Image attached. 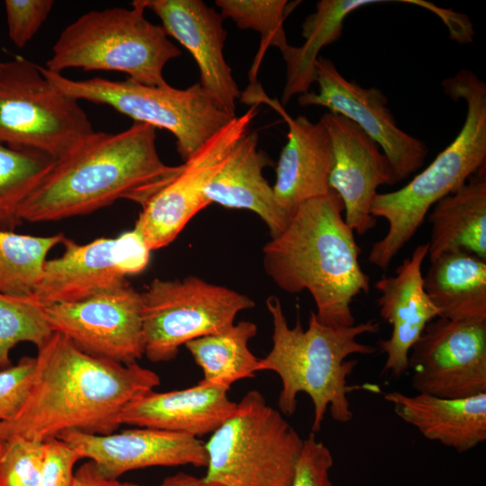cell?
I'll return each mask as SVG.
<instances>
[{
  "label": "cell",
  "mask_w": 486,
  "mask_h": 486,
  "mask_svg": "<svg viewBox=\"0 0 486 486\" xmlns=\"http://www.w3.org/2000/svg\"><path fill=\"white\" fill-rule=\"evenodd\" d=\"M37 349L28 396L14 417L0 422V439L113 433L128 404L160 384L156 372L89 355L58 332Z\"/></svg>",
  "instance_id": "6da1fadb"
},
{
  "label": "cell",
  "mask_w": 486,
  "mask_h": 486,
  "mask_svg": "<svg viewBox=\"0 0 486 486\" xmlns=\"http://www.w3.org/2000/svg\"><path fill=\"white\" fill-rule=\"evenodd\" d=\"M156 129L134 122L118 133L94 131L55 166L23 203L22 221L85 215L125 199L143 206L180 172L166 165Z\"/></svg>",
  "instance_id": "7a4b0ae2"
},
{
  "label": "cell",
  "mask_w": 486,
  "mask_h": 486,
  "mask_svg": "<svg viewBox=\"0 0 486 486\" xmlns=\"http://www.w3.org/2000/svg\"><path fill=\"white\" fill-rule=\"evenodd\" d=\"M343 212L334 191L310 199L263 248L264 268L273 282L289 293L307 290L318 320L334 328L356 324L351 304L370 291V277L359 262L361 248Z\"/></svg>",
  "instance_id": "3957f363"
},
{
  "label": "cell",
  "mask_w": 486,
  "mask_h": 486,
  "mask_svg": "<svg viewBox=\"0 0 486 486\" xmlns=\"http://www.w3.org/2000/svg\"><path fill=\"white\" fill-rule=\"evenodd\" d=\"M273 324L272 348L258 360L257 372L271 371L282 382L278 396L279 411L291 417L297 409V396L306 393L313 404L311 432L320 430L328 410L332 418L346 423L353 418L347 395L358 390L380 392L376 385H349L348 377L357 360L352 355H373L377 348L357 340L364 334L380 330L379 322L369 320L351 327L334 328L321 323L310 312L306 329L300 320L291 328L281 302L275 296L266 300Z\"/></svg>",
  "instance_id": "277c9868"
},
{
  "label": "cell",
  "mask_w": 486,
  "mask_h": 486,
  "mask_svg": "<svg viewBox=\"0 0 486 486\" xmlns=\"http://www.w3.org/2000/svg\"><path fill=\"white\" fill-rule=\"evenodd\" d=\"M453 100L466 104L464 123L456 138L403 187L378 193L372 215L388 223L383 238L371 248L368 261L383 270L415 235L432 207L456 191L486 165V85L468 69L442 82Z\"/></svg>",
  "instance_id": "5b68a950"
},
{
  "label": "cell",
  "mask_w": 486,
  "mask_h": 486,
  "mask_svg": "<svg viewBox=\"0 0 486 486\" xmlns=\"http://www.w3.org/2000/svg\"><path fill=\"white\" fill-rule=\"evenodd\" d=\"M140 0L130 9L92 10L68 24L59 34L45 68L122 72L138 83L166 85L163 70L181 55L161 25L146 19Z\"/></svg>",
  "instance_id": "8992f818"
},
{
  "label": "cell",
  "mask_w": 486,
  "mask_h": 486,
  "mask_svg": "<svg viewBox=\"0 0 486 486\" xmlns=\"http://www.w3.org/2000/svg\"><path fill=\"white\" fill-rule=\"evenodd\" d=\"M304 438L252 390L204 444L202 479L221 486H291Z\"/></svg>",
  "instance_id": "52a82bcc"
},
{
  "label": "cell",
  "mask_w": 486,
  "mask_h": 486,
  "mask_svg": "<svg viewBox=\"0 0 486 486\" xmlns=\"http://www.w3.org/2000/svg\"><path fill=\"white\" fill-rule=\"evenodd\" d=\"M40 69L52 85L78 101L105 104L134 122L169 130L184 161L234 118L199 83L178 89L168 84L147 86L128 77L123 81L101 77L73 80L41 66Z\"/></svg>",
  "instance_id": "ba28073f"
},
{
  "label": "cell",
  "mask_w": 486,
  "mask_h": 486,
  "mask_svg": "<svg viewBox=\"0 0 486 486\" xmlns=\"http://www.w3.org/2000/svg\"><path fill=\"white\" fill-rule=\"evenodd\" d=\"M94 133L79 101L52 85L40 66L21 56L0 63V142L58 161Z\"/></svg>",
  "instance_id": "9c48e42d"
},
{
  "label": "cell",
  "mask_w": 486,
  "mask_h": 486,
  "mask_svg": "<svg viewBox=\"0 0 486 486\" xmlns=\"http://www.w3.org/2000/svg\"><path fill=\"white\" fill-rule=\"evenodd\" d=\"M145 356L155 363L176 357L187 342L234 324L252 309L249 297L199 277L154 279L140 292Z\"/></svg>",
  "instance_id": "30bf717a"
},
{
  "label": "cell",
  "mask_w": 486,
  "mask_h": 486,
  "mask_svg": "<svg viewBox=\"0 0 486 486\" xmlns=\"http://www.w3.org/2000/svg\"><path fill=\"white\" fill-rule=\"evenodd\" d=\"M62 244L64 253L46 260L31 296L42 307L82 301L122 284L147 267L151 252L134 230L83 245L66 237Z\"/></svg>",
  "instance_id": "8fae6325"
},
{
  "label": "cell",
  "mask_w": 486,
  "mask_h": 486,
  "mask_svg": "<svg viewBox=\"0 0 486 486\" xmlns=\"http://www.w3.org/2000/svg\"><path fill=\"white\" fill-rule=\"evenodd\" d=\"M44 311L53 332L89 355L130 364L145 354L141 294L128 281L82 301L44 307Z\"/></svg>",
  "instance_id": "7c38bea8"
},
{
  "label": "cell",
  "mask_w": 486,
  "mask_h": 486,
  "mask_svg": "<svg viewBox=\"0 0 486 486\" xmlns=\"http://www.w3.org/2000/svg\"><path fill=\"white\" fill-rule=\"evenodd\" d=\"M417 393L457 399L486 393V320L437 318L409 354Z\"/></svg>",
  "instance_id": "4fadbf2b"
},
{
  "label": "cell",
  "mask_w": 486,
  "mask_h": 486,
  "mask_svg": "<svg viewBox=\"0 0 486 486\" xmlns=\"http://www.w3.org/2000/svg\"><path fill=\"white\" fill-rule=\"evenodd\" d=\"M257 113V105H252L234 117L184 161L178 175L141 208L133 230L150 251L169 245L194 215L210 205L203 194L206 185Z\"/></svg>",
  "instance_id": "5bb4252c"
},
{
  "label": "cell",
  "mask_w": 486,
  "mask_h": 486,
  "mask_svg": "<svg viewBox=\"0 0 486 486\" xmlns=\"http://www.w3.org/2000/svg\"><path fill=\"white\" fill-rule=\"evenodd\" d=\"M316 73L319 92L298 95L301 106H323L356 123L382 148L396 183L422 167L428 156L427 145L398 127L387 107V97L380 89L364 88L347 80L331 60L323 57L317 59Z\"/></svg>",
  "instance_id": "9a60e30c"
},
{
  "label": "cell",
  "mask_w": 486,
  "mask_h": 486,
  "mask_svg": "<svg viewBox=\"0 0 486 486\" xmlns=\"http://www.w3.org/2000/svg\"><path fill=\"white\" fill-rule=\"evenodd\" d=\"M320 121L332 148L328 186L343 203L346 225L364 235L376 225L371 207L378 187L396 184L392 167L377 143L349 119L328 112Z\"/></svg>",
  "instance_id": "2e32d148"
},
{
  "label": "cell",
  "mask_w": 486,
  "mask_h": 486,
  "mask_svg": "<svg viewBox=\"0 0 486 486\" xmlns=\"http://www.w3.org/2000/svg\"><path fill=\"white\" fill-rule=\"evenodd\" d=\"M58 438L112 479H119L132 470L155 466L207 465L202 440L167 430L138 428L107 435L68 431Z\"/></svg>",
  "instance_id": "e0dca14e"
},
{
  "label": "cell",
  "mask_w": 486,
  "mask_h": 486,
  "mask_svg": "<svg viewBox=\"0 0 486 486\" xmlns=\"http://www.w3.org/2000/svg\"><path fill=\"white\" fill-rule=\"evenodd\" d=\"M241 102L249 105L266 104L288 124V140L277 162L273 190L278 206L291 220L301 204L332 191L328 186L332 165L328 133L320 121L314 123L305 116L291 117L257 83L248 86L241 95Z\"/></svg>",
  "instance_id": "ac0fdd59"
},
{
  "label": "cell",
  "mask_w": 486,
  "mask_h": 486,
  "mask_svg": "<svg viewBox=\"0 0 486 486\" xmlns=\"http://www.w3.org/2000/svg\"><path fill=\"white\" fill-rule=\"evenodd\" d=\"M158 15L167 36L176 39L196 62L202 89L229 115L236 117L240 95L223 54L227 32L223 16L202 0H140Z\"/></svg>",
  "instance_id": "d6986e66"
},
{
  "label": "cell",
  "mask_w": 486,
  "mask_h": 486,
  "mask_svg": "<svg viewBox=\"0 0 486 486\" xmlns=\"http://www.w3.org/2000/svg\"><path fill=\"white\" fill-rule=\"evenodd\" d=\"M428 253V242L416 247L403 260L394 275L375 283L381 317L392 327L388 339L377 345L386 356L382 374L400 378L408 371L409 354L427 325L438 318V311L423 286L422 264Z\"/></svg>",
  "instance_id": "ffe728a7"
},
{
  "label": "cell",
  "mask_w": 486,
  "mask_h": 486,
  "mask_svg": "<svg viewBox=\"0 0 486 486\" xmlns=\"http://www.w3.org/2000/svg\"><path fill=\"white\" fill-rule=\"evenodd\" d=\"M229 388L205 383L166 392H148L121 414V425L150 428L195 437L214 432L236 410Z\"/></svg>",
  "instance_id": "44dd1931"
},
{
  "label": "cell",
  "mask_w": 486,
  "mask_h": 486,
  "mask_svg": "<svg viewBox=\"0 0 486 486\" xmlns=\"http://www.w3.org/2000/svg\"><path fill=\"white\" fill-rule=\"evenodd\" d=\"M271 162L258 149V133L248 131L233 146L224 163L204 189L211 204L246 209L257 214L266 224L271 237L280 235L290 219L278 206L273 186L262 174Z\"/></svg>",
  "instance_id": "7402d4cb"
},
{
  "label": "cell",
  "mask_w": 486,
  "mask_h": 486,
  "mask_svg": "<svg viewBox=\"0 0 486 486\" xmlns=\"http://www.w3.org/2000/svg\"><path fill=\"white\" fill-rule=\"evenodd\" d=\"M384 399L400 419L430 441L464 453L486 440V393L448 399L392 392Z\"/></svg>",
  "instance_id": "603a6c76"
},
{
  "label": "cell",
  "mask_w": 486,
  "mask_h": 486,
  "mask_svg": "<svg viewBox=\"0 0 486 486\" xmlns=\"http://www.w3.org/2000/svg\"><path fill=\"white\" fill-rule=\"evenodd\" d=\"M431 225L429 261L464 251L486 259V165L428 213Z\"/></svg>",
  "instance_id": "cb8c5ba5"
},
{
  "label": "cell",
  "mask_w": 486,
  "mask_h": 486,
  "mask_svg": "<svg viewBox=\"0 0 486 486\" xmlns=\"http://www.w3.org/2000/svg\"><path fill=\"white\" fill-rule=\"evenodd\" d=\"M426 293L449 320H486V259L464 251L440 255L423 276Z\"/></svg>",
  "instance_id": "d4e9b609"
},
{
  "label": "cell",
  "mask_w": 486,
  "mask_h": 486,
  "mask_svg": "<svg viewBox=\"0 0 486 486\" xmlns=\"http://www.w3.org/2000/svg\"><path fill=\"white\" fill-rule=\"evenodd\" d=\"M385 0H320L316 11L306 17L302 25L304 42L299 47L288 45L282 55L286 66V80L282 103L287 104L293 95L310 91L316 82V62L320 50L337 40L346 17L355 10Z\"/></svg>",
  "instance_id": "484cf974"
},
{
  "label": "cell",
  "mask_w": 486,
  "mask_h": 486,
  "mask_svg": "<svg viewBox=\"0 0 486 486\" xmlns=\"http://www.w3.org/2000/svg\"><path fill=\"white\" fill-rule=\"evenodd\" d=\"M257 327L248 320L187 342L184 346L203 373L202 382L230 388L257 373L258 358L248 348Z\"/></svg>",
  "instance_id": "4316f807"
},
{
  "label": "cell",
  "mask_w": 486,
  "mask_h": 486,
  "mask_svg": "<svg viewBox=\"0 0 486 486\" xmlns=\"http://www.w3.org/2000/svg\"><path fill=\"white\" fill-rule=\"evenodd\" d=\"M55 163L40 151L0 142V230L14 231L23 222L20 216L23 203Z\"/></svg>",
  "instance_id": "83f0119b"
},
{
  "label": "cell",
  "mask_w": 486,
  "mask_h": 486,
  "mask_svg": "<svg viewBox=\"0 0 486 486\" xmlns=\"http://www.w3.org/2000/svg\"><path fill=\"white\" fill-rule=\"evenodd\" d=\"M66 236H32L0 230V292L29 297L33 293L49 252Z\"/></svg>",
  "instance_id": "f1b7e54d"
},
{
  "label": "cell",
  "mask_w": 486,
  "mask_h": 486,
  "mask_svg": "<svg viewBox=\"0 0 486 486\" xmlns=\"http://www.w3.org/2000/svg\"><path fill=\"white\" fill-rule=\"evenodd\" d=\"M223 18L231 19L240 29L260 33V48L249 72L250 85L256 84V73L268 47L284 50L289 44L284 29L286 0H216Z\"/></svg>",
  "instance_id": "f546056e"
},
{
  "label": "cell",
  "mask_w": 486,
  "mask_h": 486,
  "mask_svg": "<svg viewBox=\"0 0 486 486\" xmlns=\"http://www.w3.org/2000/svg\"><path fill=\"white\" fill-rule=\"evenodd\" d=\"M53 333L44 307L31 296L0 292V370L12 365L10 354L22 342L40 346Z\"/></svg>",
  "instance_id": "4dcf8cb0"
},
{
  "label": "cell",
  "mask_w": 486,
  "mask_h": 486,
  "mask_svg": "<svg viewBox=\"0 0 486 486\" xmlns=\"http://www.w3.org/2000/svg\"><path fill=\"white\" fill-rule=\"evenodd\" d=\"M46 442L13 437L0 439V486H37Z\"/></svg>",
  "instance_id": "1f68e13d"
},
{
  "label": "cell",
  "mask_w": 486,
  "mask_h": 486,
  "mask_svg": "<svg viewBox=\"0 0 486 486\" xmlns=\"http://www.w3.org/2000/svg\"><path fill=\"white\" fill-rule=\"evenodd\" d=\"M53 0H5L8 36L18 48H23L47 20Z\"/></svg>",
  "instance_id": "d6a6232c"
},
{
  "label": "cell",
  "mask_w": 486,
  "mask_h": 486,
  "mask_svg": "<svg viewBox=\"0 0 486 486\" xmlns=\"http://www.w3.org/2000/svg\"><path fill=\"white\" fill-rule=\"evenodd\" d=\"M333 465L329 448L310 432L304 438L291 486H333L330 479Z\"/></svg>",
  "instance_id": "836d02e7"
},
{
  "label": "cell",
  "mask_w": 486,
  "mask_h": 486,
  "mask_svg": "<svg viewBox=\"0 0 486 486\" xmlns=\"http://www.w3.org/2000/svg\"><path fill=\"white\" fill-rule=\"evenodd\" d=\"M35 357L23 356L0 370V422L14 417L22 407L32 381Z\"/></svg>",
  "instance_id": "e575fe53"
},
{
  "label": "cell",
  "mask_w": 486,
  "mask_h": 486,
  "mask_svg": "<svg viewBox=\"0 0 486 486\" xmlns=\"http://www.w3.org/2000/svg\"><path fill=\"white\" fill-rule=\"evenodd\" d=\"M45 442V458L37 486H72L74 467L81 456L58 437Z\"/></svg>",
  "instance_id": "d590c367"
},
{
  "label": "cell",
  "mask_w": 486,
  "mask_h": 486,
  "mask_svg": "<svg viewBox=\"0 0 486 486\" xmlns=\"http://www.w3.org/2000/svg\"><path fill=\"white\" fill-rule=\"evenodd\" d=\"M72 486H140L139 484L122 482L119 479L106 477L92 462L81 464L75 472Z\"/></svg>",
  "instance_id": "8d00e7d4"
},
{
  "label": "cell",
  "mask_w": 486,
  "mask_h": 486,
  "mask_svg": "<svg viewBox=\"0 0 486 486\" xmlns=\"http://www.w3.org/2000/svg\"><path fill=\"white\" fill-rule=\"evenodd\" d=\"M160 486H221L184 472L166 477Z\"/></svg>",
  "instance_id": "74e56055"
}]
</instances>
